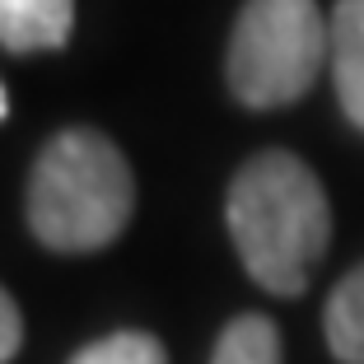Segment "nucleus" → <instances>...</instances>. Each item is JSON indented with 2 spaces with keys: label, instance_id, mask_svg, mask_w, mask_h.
Listing matches in <instances>:
<instances>
[{
  "label": "nucleus",
  "instance_id": "6",
  "mask_svg": "<svg viewBox=\"0 0 364 364\" xmlns=\"http://www.w3.org/2000/svg\"><path fill=\"white\" fill-rule=\"evenodd\" d=\"M322 332L336 364H364V262L336 280L322 309Z\"/></svg>",
  "mask_w": 364,
  "mask_h": 364
},
{
  "label": "nucleus",
  "instance_id": "4",
  "mask_svg": "<svg viewBox=\"0 0 364 364\" xmlns=\"http://www.w3.org/2000/svg\"><path fill=\"white\" fill-rule=\"evenodd\" d=\"M327 65L341 112L355 131H364V0H336L327 19Z\"/></svg>",
  "mask_w": 364,
  "mask_h": 364
},
{
  "label": "nucleus",
  "instance_id": "1",
  "mask_svg": "<svg viewBox=\"0 0 364 364\" xmlns=\"http://www.w3.org/2000/svg\"><path fill=\"white\" fill-rule=\"evenodd\" d=\"M238 262L267 294L294 299L332 243V205L318 173L289 150H262L238 168L225 201Z\"/></svg>",
  "mask_w": 364,
  "mask_h": 364
},
{
  "label": "nucleus",
  "instance_id": "3",
  "mask_svg": "<svg viewBox=\"0 0 364 364\" xmlns=\"http://www.w3.org/2000/svg\"><path fill=\"white\" fill-rule=\"evenodd\" d=\"M327 65V19L318 0H243L229 33L225 75L243 107L299 103Z\"/></svg>",
  "mask_w": 364,
  "mask_h": 364
},
{
  "label": "nucleus",
  "instance_id": "8",
  "mask_svg": "<svg viewBox=\"0 0 364 364\" xmlns=\"http://www.w3.org/2000/svg\"><path fill=\"white\" fill-rule=\"evenodd\" d=\"M70 364H168V350L150 332H112L103 341H89Z\"/></svg>",
  "mask_w": 364,
  "mask_h": 364
},
{
  "label": "nucleus",
  "instance_id": "9",
  "mask_svg": "<svg viewBox=\"0 0 364 364\" xmlns=\"http://www.w3.org/2000/svg\"><path fill=\"white\" fill-rule=\"evenodd\" d=\"M23 346V318H19V304L10 299V289L0 285V364H10Z\"/></svg>",
  "mask_w": 364,
  "mask_h": 364
},
{
  "label": "nucleus",
  "instance_id": "7",
  "mask_svg": "<svg viewBox=\"0 0 364 364\" xmlns=\"http://www.w3.org/2000/svg\"><path fill=\"white\" fill-rule=\"evenodd\" d=\"M210 364H280V332L262 313H243L220 332Z\"/></svg>",
  "mask_w": 364,
  "mask_h": 364
},
{
  "label": "nucleus",
  "instance_id": "5",
  "mask_svg": "<svg viewBox=\"0 0 364 364\" xmlns=\"http://www.w3.org/2000/svg\"><path fill=\"white\" fill-rule=\"evenodd\" d=\"M75 0H0V47L5 52H56L70 43Z\"/></svg>",
  "mask_w": 364,
  "mask_h": 364
},
{
  "label": "nucleus",
  "instance_id": "10",
  "mask_svg": "<svg viewBox=\"0 0 364 364\" xmlns=\"http://www.w3.org/2000/svg\"><path fill=\"white\" fill-rule=\"evenodd\" d=\"M5 112H10V98H5V85H0V122H5Z\"/></svg>",
  "mask_w": 364,
  "mask_h": 364
},
{
  "label": "nucleus",
  "instance_id": "2",
  "mask_svg": "<svg viewBox=\"0 0 364 364\" xmlns=\"http://www.w3.org/2000/svg\"><path fill=\"white\" fill-rule=\"evenodd\" d=\"M136 178L127 154L89 127L52 136L28 173V229L52 252H98L127 229Z\"/></svg>",
  "mask_w": 364,
  "mask_h": 364
}]
</instances>
